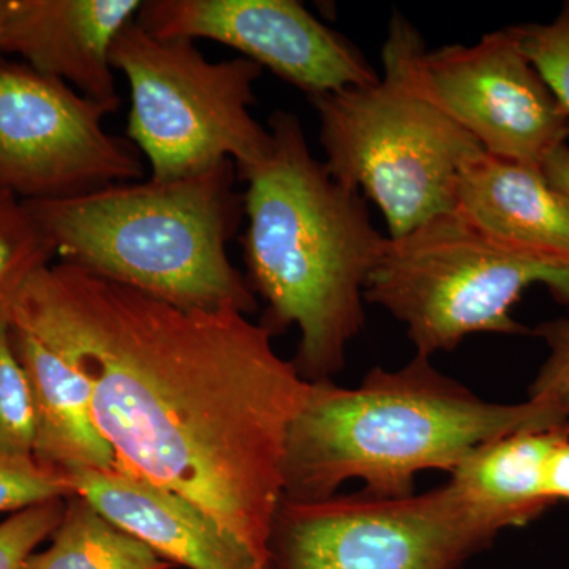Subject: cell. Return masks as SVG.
I'll return each mask as SVG.
<instances>
[{"label": "cell", "instance_id": "cell-1", "mask_svg": "<svg viewBox=\"0 0 569 569\" xmlns=\"http://www.w3.org/2000/svg\"><path fill=\"white\" fill-rule=\"evenodd\" d=\"M10 326L88 380L116 466L192 501L271 569L284 445L310 383L266 326L62 263L32 277Z\"/></svg>", "mask_w": 569, "mask_h": 569}, {"label": "cell", "instance_id": "cell-2", "mask_svg": "<svg viewBox=\"0 0 569 569\" xmlns=\"http://www.w3.org/2000/svg\"><path fill=\"white\" fill-rule=\"evenodd\" d=\"M271 149L238 174L246 230L247 283L266 302L272 336L299 329L291 359L309 383L335 381L366 325L365 291L388 236L370 219L366 198L332 178L310 152L293 112L269 118Z\"/></svg>", "mask_w": 569, "mask_h": 569}, {"label": "cell", "instance_id": "cell-3", "mask_svg": "<svg viewBox=\"0 0 569 569\" xmlns=\"http://www.w3.org/2000/svg\"><path fill=\"white\" fill-rule=\"evenodd\" d=\"M568 419L560 403L481 399L417 353L400 369L376 367L356 388L310 383L288 429L283 497L321 500L350 479L372 496H411L421 471L451 473L479 445Z\"/></svg>", "mask_w": 569, "mask_h": 569}, {"label": "cell", "instance_id": "cell-4", "mask_svg": "<svg viewBox=\"0 0 569 569\" xmlns=\"http://www.w3.org/2000/svg\"><path fill=\"white\" fill-rule=\"evenodd\" d=\"M233 162L174 181L121 182L51 201H24L59 263L182 309H258L228 257L244 217Z\"/></svg>", "mask_w": 569, "mask_h": 569}, {"label": "cell", "instance_id": "cell-5", "mask_svg": "<svg viewBox=\"0 0 569 569\" xmlns=\"http://www.w3.org/2000/svg\"><path fill=\"white\" fill-rule=\"evenodd\" d=\"M421 33L395 11L383 74L372 84L312 97L325 167L383 213L388 238L455 211L463 164L482 151L427 89Z\"/></svg>", "mask_w": 569, "mask_h": 569}, {"label": "cell", "instance_id": "cell-6", "mask_svg": "<svg viewBox=\"0 0 569 569\" xmlns=\"http://www.w3.org/2000/svg\"><path fill=\"white\" fill-rule=\"evenodd\" d=\"M537 283L568 305L569 253L509 241L451 211L388 238L365 298L406 326L418 355L432 358L479 332L529 335L511 312Z\"/></svg>", "mask_w": 569, "mask_h": 569}, {"label": "cell", "instance_id": "cell-7", "mask_svg": "<svg viewBox=\"0 0 569 569\" xmlns=\"http://www.w3.org/2000/svg\"><path fill=\"white\" fill-rule=\"evenodd\" d=\"M111 66L129 81L127 138L149 160L151 179L223 162L241 173L271 149V133L250 112L263 69L249 59L209 62L193 41L160 39L133 20L112 44Z\"/></svg>", "mask_w": 569, "mask_h": 569}, {"label": "cell", "instance_id": "cell-8", "mask_svg": "<svg viewBox=\"0 0 569 569\" xmlns=\"http://www.w3.org/2000/svg\"><path fill=\"white\" fill-rule=\"evenodd\" d=\"M503 530L451 481L397 498L283 497L269 552L271 569H459Z\"/></svg>", "mask_w": 569, "mask_h": 569}, {"label": "cell", "instance_id": "cell-9", "mask_svg": "<svg viewBox=\"0 0 569 569\" xmlns=\"http://www.w3.org/2000/svg\"><path fill=\"white\" fill-rule=\"evenodd\" d=\"M114 111L28 63L0 58V192L63 200L140 179L138 149L104 130Z\"/></svg>", "mask_w": 569, "mask_h": 569}, {"label": "cell", "instance_id": "cell-10", "mask_svg": "<svg viewBox=\"0 0 569 569\" xmlns=\"http://www.w3.org/2000/svg\"><path fill=\"white\" fill-rule=\"evenodd\" d=\"M134 21L160 39L233 48L309 99L380 78L347 37L296 0H146Z\"/></svg>", "mask_w": 569, "mask_h": 569}, {"label": "cell", "instance_id": "cell-11", "mask_svg": "<svg viewBox=\"0 0 569 569\" xmlns=\"http://www.w3.org/2000/svg\"><path fill=\"white\" fill-rule=\"evenodd\" d=\"M421 73L430 96L485 152L541 167L568 144L569 116L509 28L470 47L426 51Z\"/></svg>", "mask_w": 569, "mask_h": 569}, {"label": "cell", "instance_id": "cell-12", "mask_svg": "<svg viewBox=\"0 0 569 569\" xmlns=\"http://www.w3.org/2000/svg\"><path fill=\"white\" fill-rule=\"evenodd\" d=\"M66 481L100 515L174 567L269 569L192 501L119 466L73 471Z\"/></svg>", "mask_w": 569, "mask_h": 569}, {"label": "cell", "instance_id": "cell-13", "mask_svg": "<svg viewBox=\"0 0 569 569\" xmlns=\"http://www.w3.org/2000/svg\"><path fill=\"white\" fill-rule=\"evenodd\" d=\"M141 0H11L3 54L118 110L111 50Z\"/></svg>", "mask_w": 569, "mask_h": 569}, {"label": "cell", "instance_id": "cell-14", "mask_svg": "<svg viewBox=\"0 0 569 569\" xmlns=\"http://www.w3.org/2000/svg\"><path fill=\"white\" fill-rule=\"evenodd\" d=\"M10 340L31 381L36 462L63 479L78 470L114 467V451L93 418L88 380L29 332L10 326Z\"/></svg>", "mask_w": 569, "mask_h": 569}, {"label": "cell", "instance_id": "cell-15", "mask_svg": "<svg viewBox=\"0 0 569 569\" xmlns=\"http://www.w3.org/2000/svg\"><path fill=\"white\" fill-rule=\"evenodd\" d=\"M455 211L490 233L569 253V209L541 167L481 151L463 164Z\"/></svg>", "mask_w": 569, "mask_h": 569}, {"label": "cell", "instance_id": "cell-16", "mask_svg": "<svg viewBox=\"0 0 569 569\" xmlns=\"http://www.w3.org/2000/svg\"><path fill=\"white\" fill-rule=\"evenodd\" d=\"M569 436L568 421L519 430L479 445L451 479L505 527H526L552 508L545 492V468L552 448Z\"/></svg>", "mask_w": 569, "mask_h": 569}, {"label": "cell", "instance_id": "cell-17", "mask_svg": "<svg viewBox=\"0 0 569 569\" xmlns=\"http://www.w3.org/2000/svg\"><path fill=\"white\" fill-rule=\"evenodd\" d=\"M156 550L100 515L86 498L66 500L51 546L20 569H173Z\"/></svg>", "mask_w": 569, "mask_h": 569}, {"label": "cell", "instance_id": "cell-18", "mask_svg": "<svg viewBox=\"0 0 569 569\" xmlns=\"http://www.w3.org/2000/svg\"><path fill=\"white\" fill-rule=\"evenodd\" d=\"M56 254L24 201L0 192V329L10 328L22 291Z\"/></svg>", "mask_w": 569, "mask_h": 569}, {"label": "cell", "instance_id": "cell-19", "mask_svg": "<svg viewBox=\"0 0 569 569\" xmlns=\"http://www.w3.org/2000/svg\"><path fill=\"white\" fill-rule=\"evenodd\" d=\"M36 407L31 381L10 340L0 329V456L33 458Z\"/></svg>", "mask_w": 569, "mask_h": 569}, {"label": "cell", "instance_id": "cell-20", "mask_svg": "<svg viewBox=\"0 0 569 569\" xmlns=\"http://www.w3.org/2000/svg\"><path fill=\"white\" fill-rule=\"evenodd\" d=\"M509 32L569 116V2L548 24L515 26Z\"/></svg>", "mask_w": 569, "mask_h": 569}, {"label": "cell", "instance_id": "cell-21", "mask_svg": "<svg viewBox=\"0 0 569 569\" xmlns=\"http://www.w3.org/2000/svg\"><path fill=\"white\" fill-rule=\"evenodd\" d=\"M74 496L69 482L33 458L0 456V512H18Z\"/></svg>", "mask_w": 569, "mask_h": 569}, {"label": "cell", "instance_id": "cell-22", "mask_svg": "<svg viewBox=\"0 0 569 569\" xmlns=\"http://www.w3.org/2000/svg\"><path fill=\"white\" fill-rule=\"evenodd\" d=\"M66 500H52L13 512L0 522V569H20L61 523Z\"/></svg>", "mask_w": 569, "mask_h": 569}, {"label": "cell", "instance_id": "cell-23", "mask_svg": "<svg viewBox=\"0 0 569 569\" xmlns=\"http://www.w3.org/2000/svg\"><path fill=\"white\" fill-rule=\"evenodd\" d=\"M530 335L545 342L549 355L531 381L529 399L559 403L569 395V318L542 321Z\"/></svg>", "mask_w": 569, "mask_h": 569}, {"label": "cell", "instance_id": "cell-24", "mask_svg": "<svg viewBox=\"0 0 569 569\" xmlns=\"http://www.w3.org/2000/svg\"><path fill=\"white\" fill-rule=\"evenodd\" d=\"M545 492L553 503L569 501V436L550 451L545 468Z\"/></svg>", "mask_w": 569, "mask_h": 569}, {"label": "cell", "instance_id": "cell-25", "mask_svg": "<svg viewBox=\"0 0 569 569\" xmlns=\"http://www.w3.org/2000/svg\"><path fill=\"white\" fill-rule=\"evenodd\" d=\"M542 174L569 209V146L563 144L550 153L541 164Z\"/></svg>", "mask_w": 569, "mask_h": 569}, {"label": "cell", "instance_id": "cell-26", "mask_svg": "<svg viewBox=\"0 0 569 569\" xmlns=\"http://www.w3.org/2000/svg\"><path fill=\"white\" fill-rule=\"evenodd\" d=\"M11 0H0V58H3L6 47L7 28H9Z\"/></svg>", "mask_w": 569, "mask_h": 569}, {"label": "cell", "instance_id": "cell-27", "mask_svg": "<svg viewBox=\"0 0 569 569\" xmlns=\"http://www.w3.org/2000/svg\"><path fill=\"white\" fill-rule=\"evenodd\" d=\"M560 407L563 408L565 413L569 417V395L560 400Z\"/></svg>", "mask_w": 569, "mask_h": 569}]
</instances>
